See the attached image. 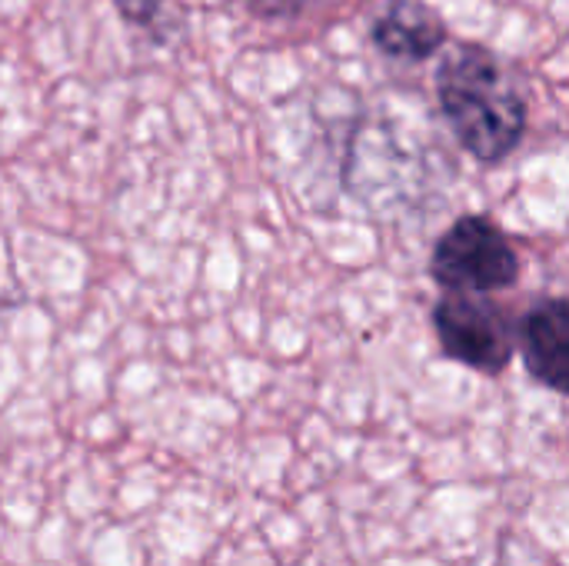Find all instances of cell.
I'll use <instances>...</instances> for the list:
<instances>
[{
	"instance_id": "6da1fadb",
	"label": "cell",
	"mask_w": 569,
	"mask_h": 566,
	"mask_svg": "<svg viewBox=\"0 0 569 566\" xmlns=\"http://www.w3.org/2000/svg\"><path fill=\"white\" fill-rule=\"evenodd\" d=\"M437 100L460 147L480 163L507 160L527 133V100L493 50L453 43L437 63Z\"/></svg>"
},
{
	"instance_id": "7a4b0ae2",
	"label": "cell",
	"mask_w": 569,
	"mask_h": 566,
	"mask_svg": "<svg viewBox=\"0 0 569 566\" xmlns=\"http://www.w3.org/2000/svg\"><path fill=\"white\" fill-rule=\"evenodd\" d=\"M430 277L447 294H500L520 280V254L493 217L467 214L433 244Z\"/></svg>"
},
{
	"instance_id": "3957f363",
	"label": "cell",
	"mask_w": 569,
	"mask_h": 566,
	"mask_svg": "<svg viewBox=\"0 0 569 566\" xmlns=\"http://www.w3.org/2000/svg\"><path fill=\"white\" fill-rule=\"evenodd\" d=\"M433 330L443 354L477 374L497 377L517 354L513 320L487 297L450 294L433 307Z\"/></svg>"
},
{
	"instance_id": "277c9868",
	"label": "cell",
	"mask_w": 569,
	"mask_h": 566,
	"mask_svg": "<svg viewBox=\"0 0 569 566\" xmlns=\"http://www.w3.org/2000/svg\"><path fill=\"white\" fill-rule=\"evenodd\" d=\"M370 40L390 60L423 63L447 47L450 30L447 20L423 0H380L370 17Z\"/></svg>"
},
{
	"instance_id": "5b68a950",
	"label": "cell",
	"mask_w": 569,
	"mask_h": 566,
	"mask_svg": "<svg viewBox=\"0 0 569 566\" xmlns=\"http://www.w3.org/2000/svg\"><path fill=\"white\" fill-rule=\"evenodd\" d=\"M520 350L530 377L553 394H567L569 384V304L567 297H547L533 304L520 327Z\"/></svg>"
},
{
	"instance_id": "8992f818",
	"label": "cell",
	"mask_w": 569,
	"mask_h": 566,
	"mask_svg": "<svg viewBox=\"0 0 569 566\" xmlns=\"http://www.w3.org/2000/svg\"><path fill=\"white\" fill-rule=\"evenodd\" d=\"M250 13L263 17V20H290V17H300L310 0H243Z\"/></svg>"
},
{
	"instance_id": "52a82bcc",
	"label": "cell",
	"mask_w": 569,
	"mask_h": 566,
	"mask_svg": "<svg viewBox=\"0 0 569 566\" xmlns=\"http://www.w3.org/2000/svg\"><path fill=\"white\" fill-rule=\"evenodd\" d=\"M163 3H167V0H113L117 13H120L127 23H137V27L153 23L157 13L163 10Z\"/></svg>"
}]
</instances>
